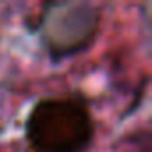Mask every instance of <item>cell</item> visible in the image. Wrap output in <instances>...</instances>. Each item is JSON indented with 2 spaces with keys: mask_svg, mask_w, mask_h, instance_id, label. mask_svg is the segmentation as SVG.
<instances>
[{
  "mask_svg": "<svg viewBox=\"0 0 152 152\" xmlns=\"http://www.w3.org/2000/svg\"><path fill=\"white\" fill-rule=\"evenodd\" d=\"M93 136V116L77 97L41 99L25 120V141L31 152H86Z\"/></svg>",
  "mask_w": 152,
  "mask_h": 152,
  "instance_id": "obj_1",
  "label": "cell"
},
{
  "mask_svg": "<svg viewBox=\"0 0 152 152\" xmlns=\"http://www.w3.org/2000/svg\"><path fill=\"white\" fill-rule=\"evenodd\" d=\"M100 9L86 2L47 4L38 22V36L52 61H63L88 48L100 29Z\"/></svg>",
  "mask_w": 152,
  "mask_h": 152,
  "instance_id": "obj_2",
  "label": "cell"
}]
</instances>
